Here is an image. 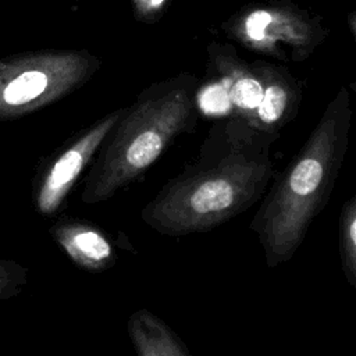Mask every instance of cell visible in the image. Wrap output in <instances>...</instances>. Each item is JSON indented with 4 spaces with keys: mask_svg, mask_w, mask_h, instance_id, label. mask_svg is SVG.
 Masks as SVG:
<instances>
[{
    "mask_svg": "<svg viewBox=\"0 0 356 356\" xmlns=\"http://www.w3.org/2000/svg\"><path fill=\"white\" fill-rule=\"evenodd\" d=\"M277 138L234 115L216 122L199 154L143 206L142 221L175 238L235 218L263 197L275 177L271 146Z\"/></svg>",
    "mask_w": 356,
    "mask_h": 356,
    "instance_id": "cell-1",
    "label": "cell"
},
{
    "mask_svg": "<svg viewBox=\"0 0 356 356\" xmlns=\"http://www.w3.org/2000/svg\"><path fill=\"white\" fill-rule=\"evenodd\" d=\"M352 120L348 88H341L298 154L268 185L249 228L267 267L289 261L312 222L327 206L345 160Z\"/></svg>",
    "mask_w": 356,
    "mask_h": 356,
    "instance_id": "cell-2",
    "label": "cell"
},
{
    "mask_svg": "<svg viewBox=\"0 0 356 356\" xmlns=\"http://www.w3.org/2000/svg\"><path fill=\"white\" fill-rule=\"evenodd\" d=\"M196 78L179 74L142 90L125 107L85 177L81 199L96 204L142 179L170 143L193 128L197 115Z\"/></svg>",
    "mask_w": 356,
    "mask_h": 356,
    "instance_id": "cell-3",
    "label": "cell"
},
{
    "mask_svg": "<svg viewBox=\"0 0 356 356\" xmlns=\"http://www.w3.org/2000/svg\"><path fill=\"white\" fill-rule=\"evenodd\" d=\"M100 60L86 50H36L0 58V121L31 114L88 82Z\"/></svg>",
    "mask_w": 356,
    "mask_h": 356,
    "instance_id": "cell-4",
    "label": "cell"
},
{
    "mask_svg": "<svg viewBox=\"0 0 356 356\" xmlns=\"http://www.w3.org/2000/svg\"><path fill=\"white\" fill-rule=\"evenodd\" d=\"M222 29L243 47L289 63L307 60L328 33L317 15L286 0L246 6Z\"/></svg>",
    "mask_w": 356,
    "mask_h": 356,
    "instance_id": "cell-5",
    "label": "cell"
},
{
    "mask_svg": "<svg viewBox=\"0 0 356 356\" xmlns=\"http://www.w3.org/2000/svg\"><path fill=\"white\" fill-rule=\"evenodd\" d=\"M124 110L125 107L114 110L97 120L79 132L49 161L35 191V207L40 214L51 216L61 207Z\"/></svg>",
    "mask_w": 356,
    "mask_h": 356,
    "instance_id": "cell-6",
    "label": "cell"
},
{
    "mask_svg": "<svg viewBox=\"0 0 356 356\" xmlns=\"http://www.w3.org/2000/svg\"><path fill=\"white\" fill-rule=\"evenodd\" d=\"M207 51L210 65L217 71L220 81L206 93L214 97L224 96L231 115L249 122L263 96V79L257 61H243L231 44L210 43Z\"/></svg>",
    "mask_w": 356,
    "mask_h": 356,
    "instance_id": "cell-7",
    "label": "cell"
},
{
    "mask_svg": "<svg viewBox=\"0 0 356 356\" xmlns=\"http://www.w3.org/2000/svg\"><path fill=\"white\" fill-rule=\"evenodd\" d=\"M257 65L263 79V96L248 124L263 132L278 134L296 115L302 89L286 68L266 61H257Z\"/></svg>",
    "mask_w": 356,
    "mask_h": 356,
    "instance_id": "cell-8",
    "label": "cell"
},
{
    "mask_svg": "<svg viewBox=\"0 0 356 356\" xmlns=\"http://www.w3.org/2000/svg\"><path fill=\"white\" fill-rule=\"evenodd\" d=\"M50 234L65 254L82 270L102 273L117 261V249L106 231L92 222L64 218L51 225Z\"/></svg>",
    "mask_w": 356,
    "mask_h": 356,
    "instance_id": "cell-9",
    "label": "cell"
},
{
    "mask_svg": "<svg viewBox=\"0 0 356 356\" xmlns=\"http://www.w3.org/2000/svg\"><path fill=\"white\" fill-rule=\"evenodd\" d=\"M127 330L136 356H191L172 328L147 309L134 312Z\"/></svg>",
    "mask_w": 356,
    "mask_h": 356,
    "instance_id": "cell-10",
    "label": "cell"
},
{
    "mask_svg": "<svg viewBox=\"0 0 356 356\" xmlns=\"http://www.w3.org/2000/svg\"><path fill=\"white\" fill-rule=\"evenodd\" d=\"M339 257L345 280L356 286V195H352L341 209Z\"/></svg>",
    "mask_w": 356,
    "mask_h": 356,
    "instance_id": "cell-11",
    "label": "cell"
},
{
    "mask_svg": "<svg viewBox=\"0 0 356 356\" xmlns=\"http://www.w3.org/2000/svg\"><path fill=\"white\" fill-rule=\"evenodd\" d=\"M26 282V270L11 260H0V300L17 295Z\"/></svg>",
    "mask_w": 356,
    "mask_h": 356,
    "instance_id": "cell-12",
    "label": "cell"
},
{
    "mask_svg": "<svg viewBox=\"0 0 356 356\" xmlns=\"http://www.w3.org/2000/svg\"><path fill=\"white\" fill-rule=\"evenodd\" d=\"M132 6L138 19L153 22L164 13L167 0H132Z\"/></svg>",
    "mask_w": 356,
    "mask_h": 356,
    "instance_id": "cell-13",
    "label": "cell"
},
{
    "mask_svg": "<svg viewBox=\"0 0 356 356\" xmlns=\"http://www.w3.org/2000/svg\"><path fill=\"white\" fill-rule=\"evenodd\" d=\"M79 1H82V0H79Z\"/></svg>",
    "mask_w": 356,
    "mask_h": 356,
    "instance_id": "cell-14",
    "label": "cell"
}]
</instances>
